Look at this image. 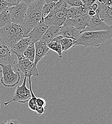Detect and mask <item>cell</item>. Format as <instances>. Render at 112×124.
Returning <instances> with one entry per match:
<instances>
[{"label": "cell", "mask_w": 112, "mask_h": 124, "mask_svg": "<svg viewBox=\"0 0 112 124\" xmlns=\"http://www.w3.org/2000/svg\"><path fill=\"white\" fill-rule=\"evenodd\" d=\"M112 37V30L84 31L81 33L74 47L82 46L98 47Z\"/></svg>", "instance_id": "2"}, {"label": "cell", "mask_w": 112, "mask_h": 124, "mask_svg": "<svg viewBox=\"0 0 112 124\" xmlns=\"http://www.w3.org/2000/svg\"><path fill=\"white\" fill-rule=\"evenodd\" d=\"M31 43H32L31 38L29 36H26L18 41L11 47V49L16 55L22 54L27 47Z\"/></svg>", "instance_id": "16"}, {"label": "cell", "mask_w": 112, "mask_h": 124, "mask_svg": "<svg viewBox=\"0 0 112 124\" xmlns=\"http://www.w3.org/2000/svg\"><path fill=\"white\" fill-rule=\"evenodd\" d=\"M45 0H36L28 4L25 17L21 24L25 36L37 24L42 22V12Z\"/></svg>", "instance_id": "1"}, {"label": "cell", "mask_w": 112, "mask_h": 124, "mask_svg": "<svg viewBox=\"0 0 112 124\" xmlns=\"http://www.w3.org/2000/svg\"><path fill=\"white\" fill-rule=\"evenodd\" d=\"M36 104L38 107H42L45 108L46 105L45 100L41 97L36 98Z\"/></svg>", "instance_id": "26"}, {"label": "cell", "mask_w": 112, "mask_h": 124, "mask_svg": "<svg viewBox=\"0 0 112 124\" xmlns=\"http://www.w3.org/2000/svg\"><path fill=\"white\" fill-rule=\"evenodd\" d=\"M65 1L71 7L78 6L83 4L81 0H65Z\"/></svg>", "instance_id": "25"}, {"label": "cell", "mask_w": 112, "mask_h": 124, "mask_svg": "<svg viewBox=\"0 0 112 124\" xmlns=\"http://www.w3.org/2000/svg\"><path fill=\"white\" fill-rule=\"evenodd\" d=\"M100 2H102L104 4L112 7V0H101V1Z\"/></svg>", "instance_id": "32"}, {"label": "cell", "mask_w": 112, "mask_h": 124, "mask_svg": "<svg viewBox=\"0 0 112 124\" xmlns=\"http://www.w3.org/2000/svg\"><path fill=\"white\" fill-rule=\"evenodd\" d=\"M81 0L82 1L83 4L88 7H90L93 3L95 2L96 1V0Z\"/></svg>", "instance_id": "29"}, {"label": "cell", "mask_w": 112, "mask_h": 124, "mask_svg": "<svg viewBox=\"0 0 112 124\" xmlns=\"http://www.w3.org/2000/svg\"><path fill=\"white\" fill-rule=\"evenodd\" d=\"M98 1H101V0H97Z\"/></svg>", "instance_id": "38"}, {"label": "cell", "mask_w": 112, "mask_h": 124, "mask_svg": "<svg viewBox=\"0 0 112 124\" xmlns=\"http://www.w3.org/2000/svg\"><path fill=\"white\" fill-rule=\"evenodd\" d=\"M59 0H45V3H48L52 2H57Z\"/></svg>", "instance_id": "36"}, {"label": "cell", "mask_w": 112, "mask_h": 124, "mask_svg": "<svg viewBox=\"0 0 112 124\" xmlns=\"http://www.w3.org/2000/svg\"><path fill=\"white\" fill-rule=\"evenodd\" d=\"M35 54L34 43H31L24 52L23 55L31 62H34Z\"/></svg>", "instance_id": "21"}, {"label": "cell", "mask_w": 112, "mask_h": 124, "mask_svg": "<svg viewBox=\"0 0 112 124\" xmlns=\"http://www.w3.org/2000/svg\"><path fill=\"white\" fill-rule=\"evenodd\" d=\"M31 78H29V87L31 93V97L28 101V105L27 107L32 111H35L37 107V105L36 104V97L35 96L34 94L33 93L32 88V85H31Z\"/></svg>", "instance_id": "22"}, {"label": "cell", "mask_w": 112, "mask_h": 124, "mask_svg": "<svg viewBox=\"0 0 112 124\" xmlns=\"http://www.w3.org/2000/svg\"><path fill=\"white\" fill-rule=\"evenodd\" d=\"M56 2H52L48 3H45V4L44 5L42 12V22L44 19L53 10Z\"/></svg>", "instance_id": "24"}, {"label": "cell", "mask_w": 112, "mask_h": 124, "mask_svg": "<svg viewBox=\"0 0 112 124\" xmlns=\"http://www.w3.org/2000/svg\"><path fill=\"white\" fill-rule=\"evenodd\" d=\"M90 19L88 15H82L75 18L66 19L63 24L73 26L82 31L87 26Z\"/></svg>", "instance_id": "11"}, {"label": "cell", "mask_w": 112, "mask_h": 124, "mask_svg": "<svg viewBox=\"0 0 112 124\" xmlns=\"http://www.w3.org/2000/svg\"><path fill=\"white\" fill-rule=\"evenodd\" d=\"M1 67L0 73L2 74L0 82L1 84L8 87L15 86L19 83L21 76L19 72H15L14 65L0 64Z\"/></svg>", "instance_id": "4"}, {"label": "cell", "mask_w": 112, "mask_h": 124, "mask_svg": "<svg viewBox=\"0 0 112 124\" xmlns=\"http://www.w3.org/2000/svg\"><path fill=\"white\" fill-rule=\"evenodd\" d=\"M7 7H9L6 2L4 0H0V14Z\"/></svg>", "instance_id": "28"}, {"label": "cell", "mask_w": 112, "mask_h": 124, "mask_svg": "<svg viewBox=\"0 0 112 124\" xmlns=\"http://www.w3.org/2000/svg\"><path fill=\"white\" fill-rule=\"evenodd\" d=\"M11 22L9 7H7L0 14V28Z\"/></svg>", "instance_id": "20"}, {"label": "cell", "mask_w": 112, "mask_h": 124, "mask_svg": "<svg viewBox=\"0 0 112 124\" xmlns=\"http://www.w3.org/2000/svg\"><path fill=\"white\" fill-rule=\"evenodd\" d=\"M96 2L98 4L96 11L99 18L108 25L112 26V7L104 4L97 0Z\"/></svg>", "instance_id": "12"}, {"label": "cell", "mask_w": 112, "mask_h": 124, "mask_svg": "<svg viewBox=\"0 0 112 124\" xmlns=\"http://www.w3.org/2000/svg\"><path fill=\"white\" fill-rule=\"evenodd\" d=\"M16 56L18 60L16 67L18 71L23 73L24 76L28 78H31L32 76L37 77L39 75L37 67L34 65L33 62L25 57L23 54Z\"/></svg>", "instance_id": "5"}, {"label": "cell", "mask_w": 112, "mask_h": 124, "mask_svg": "<svg viewBox=\"0 0 112 124\" xmlns=\"http://www.w3.org/2000/svg\"><path fill=\"white\" fill-rule=\"evenodd\" d=\"M24 36L21 24L11 22L0 28V44L11 48Z\"/></svg>", "instance_id": "3"}, {"label": "cell", "mask_w": 112, "mask_h": 124, "mask_svg": "<svg viewBox=\"0 0 112 124\" xmlns=\"http://www.w3.org/2000/svg\"><path fill=\"white\" fill-rule=\"evenodd\" d=\"M34 0H21V1H22V2H24L27 4H29L30 3H31V2H32Z\"/></svg>", "instance_id": "35"}, {"label": "cell", "mask_w": 112, "mask_h": 124, "mask_svg": "<svg viewBox=\"0 0 112 124\" xmlns=\"http://www.w3.org/2000/svg\"><path fill=\"white\" fill-rule=\"evenodd\" d=\"M98 8V4L97 3L96 1L94 3H93L90 7H89V9L92 10H94L95 11H96V10ZM89 9V10H90Z\"/></svg>", "instance_id": "33"}, {"label": "cell", "mask_w": 112, "mask_h": 124, "mask_svg": "<svg viewBox=\"0 0 112 124\" xmlns=\"http://www.w3.org/2000/svg\"><path fill=\"white\" fill-rule=\"evenodd\" d=\"M96 15L90 17L87 26L82 31V32L87 31H101L112 30V27L108 25L102 21L99 17L98 12L96 11Z\"/></svg>", "instance_id": "9"}, {"label": "cell", "mask_w": 112, "mask_h": 124, "mask_svg": "<svg viewBox=\"0 0 112 124\" xmlns=\"http://www.w3.org/2000/svg\"><path fill=\"white\" fill-rule=\"evenodd\" d=\"M9 7H12L18 4L21 1V0H4Z\"/></svg>", "instance_id": "27"}, {"label": "cell", "mask_w": 112, "mask_h": 124, "mask_svg": "<svg viewBox=\"0 0 112 124\" xmlns=\"http://www.w3.org/2000/svg\"><path fill=\"white\" fill-rule=\"evenodd\" d=\"M28 4L21 1L16 5L10 7V12L12 23L21 24L26 14Z\"/></svg>", "instance_id": "8"}, {"label": "cell", "mask_w": 112, "mask_h": 124, "mask_svg": "<svg viewBox=\"0 0 112 124\" xmlns=\"http://www.w3.org/2000/svg\"><path fill=\"white\" fill-rule=\"evenodd\" d=\"M59 35H60V27L50 25L39 41L47 45L55 37Z\"/></svg>", "instance_id": "17"}, {"label": "cell", "mask_w": 112, "mask_h": 124, "mask_svg": "<svg viewBox=\"0 0 112 124\" xmlns=\"http://www.w3.org/2000/svg\"><path fill=\"white\" fill-rule=\"evenodd\" d=\"M35 48L34 65L37 67V64L41 59L48 54L50 49L47 45L43 44L39 41L34 43Z\"/></svg>", "instance_id": "14"}, {"label": "cell", "mask_w": 112, "mask_h": 124, "mask_svg": "<svg viewBox=\"0 0 112 124\" xmlns=\"http://www.w3.org/2000/svg\"><path fill=\"white\" fill-rule=\"evenodd\" d=\"M81 33V30L71 25L63 24L60 27V35L63 37L71 38L76 40Z\"/></svg>", "instance_id": "15"}, {"label": "cell", "mask_w": 112, "mask_h": 124, "mask_svg": "<svg viewBox=\"0 0 112 124\" xmlns=\"http://www.w3.org/2000/svg\"><path fill=\"white\" fill-rule=\"evenodd\" d=\"M96 11H95L91 10V9H90L88 12V15L90 17L95 16L96 15Z\"/></svg>", "instance_id": "34"}, {"label": "cell", "mask_w": 112, "mask_h": 124, "mask_svg": "<svg viewBox=\"0 0 112 124\" xmlns=\"http://www.w3.org/2000/svg\"><path fill=\"white\" fill-rule=\"evenodd\" d=\"M63 36L59 35L55 37L47 45L50 50L56 52L60 58L63 57V51L61 46V40Z\"/></svg>", "instance_id": "19"}, {"label": "cell", "mask_w": 112, "mask_h": 124, "mask_svg": "<svg viewBox=\"0 0 112 124\" xmlns=\"http://www.w3.org/2000/svg\"><path fill=\"white\" fill-rule=\"evenodd\" d=\"M76 40L68 37H63L61 40V46L62 51H67L74 46Z\"/></svg>", "instance_id": "23"}, {"label": "cell", "mask_w": 112, "mask_h": 124, "mask_svg": "<svg viewBox=\"0 0 112 124\" xmlns=\"http://www.w3.org/2000/svg\"><path fill=\"white\" fill-rule=\"evenodd\" d=\"M0 104H1V102H0Z\"/></svg>", "instance_id": "37"}, {"label": "cell", "mask_w": 112, "mask_h": 124, "mask_svg": "<svg viewBox=\"0 0 112 124\" xmlns=\"http://www.w3.org/2000/svg\"><path fill=\"white\" fill-rule=\"evenodd\" d=\"M2 124H20V122L17 120H8L5 121Z\"/></svg>", "instance_id": "31"}, {"label": "cell", "mask_w": 112, "mask_h": 124, "mask_svg": "<svg viewBox=\"0 0 112 124\" xmlns=\"http://www.w3.org/2000/svg\"><path fill=\"white\" fill-rule=\"evenodd\" d=\"M89 9V7L84 4L78 6H71L67 10L66 19L73 18L82 15H88Z\"/></svg>", "instance_id": "18"}, {"label": "cell", "mask_w": 112, "mask_h": 124, "mask_svg": "<svg viewBox=\"0 0 112 124\" xmlns=\"http://www.w3.org/2000/svg\"><path fill=\"white\" fill-rule=\"evenodd\" d=\"M35 112H36V113L39 116H41V115H42L43 114L45 113V109L44 107H38V106H37V108L36 109Z\"/></svg>", "instance_id": "30"}, {"label": "cell", "mask_w": 112, "mask_h": 124, "mask_svg": "<svg viewBox=\"0 0 112 124\" xmlns=\"http://www.w3.org/2000/svg\"><path fill=\"white\" fill-rule=\"evenodd\" d=\"M49 26V25L43 22H40L33 27L32 30L27 36L31 38L32 43L38 41L48 29Z\"/></svg>", "instance_id": "13"}, {"label": "cell", "mask_w": 112, "mask_h": 124, "mask_svg": "<svg viewBox=\"0 0 112 124\" xmlns=\"http://www.w3.org/2000/svg\"><path fill=\"white\" fill-rule=\"evenodd\" d=\"M27 78V77L24 76L22 85L17 86L12 100L10 101L4 103V105L5 106H7L13 101L18 102L21 103H25L28 102L31 97V93L30 90L26 87Z\"/></svg>", "instance_id": "7"}, {"label": "cell", "mask_w": 112, "mask_h": 124, "mask_svg": "<svg viewBox=\"0 0 112 124\" xmlns=\"http://www.w3.org/2000/svg\"><path fill=\"white\" fill-rule=\"evenodd\" d=\"M67 10L53 9L43 20V22L48 25L60 27L66 19Z\"/></svg>", "instance_id": "6"}, {"label": "cell", "mask_w": 112, "mask_h": 124, "mask_svg": "<svg viewBox=\"0 0 112 124\" xmlns=\"http://www.w3.org/2000/svg\"><path fill=\"white\" fill-rule=\"evenodd\" d=\"M17 56L11 47L0 44V64L14 65Z\"/></svg>", "instance_id": "10"}]
</instances>
